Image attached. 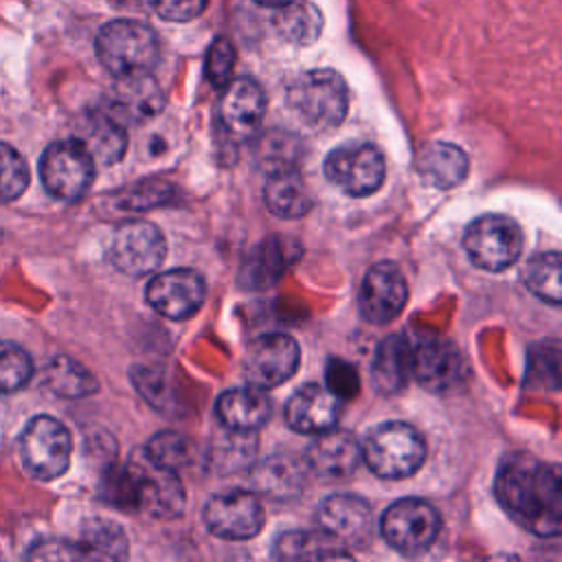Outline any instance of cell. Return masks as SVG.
Returning <instances> with one entry per match:
<instances>
[{
  "instance_id": "6da1fadb",
  "label": "cell",
  "mask_w": 562,
  "mask_h": 562,
  "mask_svg": "<svg viewBox=\"0 0 562 562\" xmlns=\"http://www.w3.org/2000/svg\"><path fill=\"white\" fill-rule=\"evenodd\" d=\"M494 494L520 527L544 538L560 533L562 487L555 465L531 454H507L501 461Z\"/></svg>"
},
{
  "instance_id": "7a4b0ae2",
  "label": "cell",
  "mask_w": 562,
  "mask_h": 562,
  "mask_svg": "<svg viewBox=\"0 0 562 562\" xmlns=\"http://www.w3.org/2000/svg\"><path fill=\"white\" fill-rule=\"evenodd\" d=\"M101 66L116 79L151 75L158 61L156 33L136 20H112L101 26L94 40Z\"/></svg>"
},
{
  "instance_id": "3957f363",
  "label": "cell",
  "mask_w": 562,
  "mask_h": 562,
  "mask_svg": "<svg viewBox=\"0 0 562 562\" xmlns=\"http://www.w3.org/2000/svg\"><path fill=\"white\" fill-rule=\"evenodd\" d=\"M288 105L310 130H331L340 125L347 114V83L331 68L307 70L290 83Z\"/></svg>"
},
{
  "instance_id": "277c9868",
  "label": "cell",
  "mask_w": 562,
  "mask_h": 562,
  "mask_svg": "<svg viewBox=\"0 0 562 562\" xmlns=\"http://www.w3.org/2000/svg\"><path fill=\"white\" fill-rule=\"evenodd\" d=\"M360 448L369 470L382 479L411 476L422 468L426 457L422 435L404 422L375 426Z\"/></svg>"
},
{
  "instance_id": "5b68a950",
  "label": "cell",
  "mask_w": 562,
  "mask_h": 562,
  "mask_svg": "<svg viewBox=\"0 0 562 562\" xmlns=\"http://www.w3.org/2000/svg\"><path fill=\"white\" fill-rule=\"evenodd\" d=\"M72 437L68 428L50 417H33L20 439V457L24 470L40 481H53L61 476L70 465Z\"/></svg>"
},
{
  "instance_id": "8992f818",
  "label": "cell",
  "mask_w": 562,
  "mask_h": 562,
  "mask_svg": "<svg viewBox=\"0 0 562 562\" xmlns=\"http://www.w3.org/2000/svg\"><path fill=\"white\" fill-rule=\"evenodd\" d=\"M46 191L59 200H79L94 178V158L79 138L50 143L40 160Z\"/></svg>"
},
{
  "instance_id": "52a82bcc",
  "label": "cell",
  "mask_w": 562,
  "mask_h": 562,
  "mask_svg": "<svg viewBox=\"0 0 562 562\" xmlns=\"http://www.w3.org/2000/svg\"><path fill=\"white\" fill-rule=\"evenodd\" d=\"M522 231L507 215L476 217L463 237V248L474 266L501 272L516 263L522 252Z\"/></svg>"
},
{
  "instance_id": "ba28073f",
  "label": "cell",
  "mask_w": 562,
  "mask_h": 562,
  "mask_svg": "<svg viewBox=\"0 0 562 562\" xmlns=\"http://www.w3.org/2000/svg\"><path fill=\"white\" fill-rule=\"evenodd\" d=\"M125 470L132 481L134 507L154 518H173L182 514L184 490L176 470L156 465L145 452L132 454Z\"/></svg>"
},
{
  "instance_id": "9c48e42d",
  "label": "cell",
  "mask_w": 562,
  "mask_h": 562,
  "mask_svg": "<svg viewBox=\"0 0 562 562\" xmlns=\"http://www.w3.org/2000/svg\"><path fill=\"white\" fill-rule=\"evenodd\" d=\"M167 255L162 233L145 220H127L112 233L108 257L112 266L130 277L154 272Z\"/></svg>"
},
{
  "instance_id": "30bf717a",
  "label": "cell",
  "mask_w": 562,
  "mask_h": 562,
  "mask_svg": "<svg viewBox=\"0 0 562 562\" xmlns=\"http://www.w3.org/2000/svg\"><path fill=\"white\" fill-rule=\"evenodd\" d=\"M325 173L340 191L362 198L378 191L386 167L382 154L369 143H349L336 147L325 160Z\"/></svg>"
},
{
  "instance_id": "8fae6325",
  "label": "cell",
  "mask_w": 562,
  "mask_h": 562,
  "mask_svg": "<svg viewBox=\"0 0 562 562\" xmlns=\"http://www.w3.org/2000/svg\"><path fill=\"white\" fill-rule=\"evenodd\" d=\"M437 509L422 498L395 501L382 516L384 540L402 553H419L439 533Z\"/></svg>"
},
{
  "instance_id": "7c38bea8",
  "label": "cell",
  "mask_w": 562,
  "mask_h": 562,
  "mask_svg": "<svg viewBox=\"0 0 562 562\" xmlns=\"http://www.w3.org/2000/svg\"><path fill=\"white\" fill-rule=\"evenodd\" d=\"M299 367V345L288 334H263L248 342L244 353V375L257 389H272L294 375Z\"/></svg>"
},
{
  "instance_id": "4fadbf2b",
  "label": "cell",
  "mask_w": 562,
  "mask_h": 562,
  "mask_svg": "<svg viewBox=\"0 0 562 562\" xmlns=\"http://www.w3.org/2000/svg\"><path fill=\"white\" fill-rule=\"evenodd\" d=\"M209 531L224 540H248L263 525V509L257 494L246 490H224L204 507Z\"/></svg>"
},
{
  "instance_id": "5bb4252c",
  "label": "cell",
  "mask_w": 562,
  "mask_h": 562,
  "mask_svg": "<svg viewBox=\"0 0 562 562\" xmlns=\"http://www.w3.org/2000/svg\"><path fill=\"white\" fill-rule=\"evenodd\" d=\"M461 351L441 336H426L411 342V375L428 391H448L465 378Z\"/></svg>"
},
{
  "instance_id": "9a60e30c",
  "label": "cell",
  "mask_w": 562,
  "mask_h": 562,
  "mask_svg": "<svg viewBox=\"0 0 562 562\" xmlns=\"http://www.w3.org/2000/svg\"><path fill=\"white\" fill-rule=\"evenodd\" d=\"M147 303L167 318L193 316L204 303V279L189 268H176L156 274L147 283Z\"/></svg>"
},
{
  "instance_id": "2e32d148",
  "label": "cell",
  "mask_w": 562,
  "mask_h": 562,
  "mask_svg": "<svg viewBox=\"0 0 562 562\" xmlns=\"http://www.w3.org/2000/svg\"><path fill=\"white\" fill-rule=\"evenodd\" d=\"M406 296L408 288L402 270L393 261H380L367 270L358 303L369 323L384 325L404 310Z\"/></svg>"
},
{
  "instance_id": "e0dca14e",
  "label": "cell",
  "mask_w": 562,
  "mask_h": 562,
  "mask_svg": "<svg viewBox=\"0 0 562 562\" xmlns=\"http://www.w3.org/2000/svg\"><path fill=\"white\" fill-rule=\"evenodd\" d=\"M316 522L340 544H364L371 538V507L358 496H327L316 509Z\"/></svg>"
},
{
  "instance_id": "ac0fdd59",
  "label": "cell",
  "mask_w": 562,
  "mask_h": 562,
  "mask_svg": "<svg viewBox=\"0 0 562 562\" xmlns=\"http://www.w3.org/2000/svg\"><path fill=\"white\" fill-rule=\"evenodd\" d=\"M224 88L226 92L220 103V119L226 132L239 140L250 138L257 132L266 110L261 86L255 79L239 77L228 81Z\"/></svg>"
},
{
  "instance_id": "d6986e66",
  "label": "cell",
  "mask_w": 562,
  "mask_h": 562,
  "mask_svg": "<svg viewBox=\"0 0 562 562\" xmlns=\"http://www.w3.org/2000/svg\"><path fill=\"white\" fill-rule=\"evenodd\" d=\"M340 417V400L318 384H307L296 391L285 404V422L303 435H318L336 426Z\"/></svg>"
},
{
  "instance_id": "ffe728a7",
  "label": "cell",
  "mask_w": 562,
  "mask_h": 562,
  "mask_svg": "<svg viewBox=\"0 0 562 562\" xmlns=\"http://www.w3.org/2000/svg\"><path fill=\"white\" fill-rule=\"evenodd\" d=\"M362 459V448L356 437L347 430L329 428L318 432L316 439L310 443L305 463L312 472L325 479H342L351 474Z\"/></svg>"
},
{
  "instance_id": "44dd1931",
  "label": "cell",
  "mask_w": 562,
  "mask_h": 562,
  "mask_svg": "<svg viewBox=\"0 0 562 562\" xmlns=\"http://www.w3.org/2000/svg\"><path fill=\"white\" fill-rule=\"evenodd\" d=\"M270 400L263 389L257 386H241L220 395L215 404V413L220 422L235 432H250L263 426L270 417Z\"/></svg>"
},
{
  "instance_id": "7402d4cb",
  "label": "cell",
  "mask_w": 562,
  "mask_h": 562,
  "mask_svg": "<svg viewBox=\"0 0 562 562\" xmlns=\"http://www.w3.org/2000/svg\"><path fill=\"white\" fill-rule=\"evenodd\" d=\"M415 167L426 184L437 189H452L468 173V156L452 143L432 140L419 149Z\"/></svg>"
},
{
  "instance_id": "603a6c76",
  "label": "cell",
  "mask_w": 562,
  "mask_h": 562,
  "mask_svg": "<svg viewBox=\"0 0 562 562\" xmlns=\"http://www.w3.org/2000/svg\"><path fill=\"white\" fill-rule=\"evenodd\" d=\"M263 200L266 206L283 220H296L312 209L310 189L292 165L279 167L268 176L263 187Z\"/></svg>"
},
{
  "instance_id": "cb8c5ba5",
  "label": "cell",
  "mask_w": 562,
  "mask_h": 562,
  "mask_svg": "<svg viewBox=\"0 0 562 562\" xmlns=\"http://www.w3.org/2000/svg\"><path fill=\"white\" fill-rule=\"evenodd\" d=\"M88 151L92 154L94 162L112 165L125 154L127 134L123 123L112 112H94L81 123V132L77 136Z\"/></svg>"
},
{
  "instance_id": "d4e9b609",
  "label": "cell",
  "mask_w": 562,
  "mask_h": 562,
  "mask_svg": "<svg viewBox=\"0 0 562 562\" xmlns=\"http://www.w3.org/2000/svg\"><path fill=\"white\" fill-rule=\"evenodd\" d=\"M371 373L382 393H397L411 375V340L402 334L386 336L375 351Z\"/></svg>"
},
{
  "instance_id": "484cf974",
  "label": "cell",
  "mask_w": 562,
  "mask_h": 562,
  "mask_svg": "<svg viewBox=\"0 0 562 562\" xmlns=\"http://www.w3.org/2000/svg\"><path fill=\"white\" fill-rule=\"evenodd\" d=\"M296 255L290 252L283 237H270L255 246V250L246 257L241 266V277L248 288H266L272 285L285 268L294 261Z\"/></svg>"
},
{
  "instance_id": "4316f807",
  "label": "cell",
  "mask_w": 562,
  "mask_h": 562,
  "mask_svg": "<svg viewBox=\"0 0 562 562\" xmlns=\"http://www.w3.org/2000/svg\"><path fill=\"white\" fill-rule=\"evenodd\" d=\"M75 544L81 560H123L127 555L125 531L108 518H92L83 522Z\"/></svg>"
},
{
  "instance_id": "83f0119b",
  "label": "cell",
  "mask_w": 562,
  "mask_h": 562,
  "mask_svg": "<svg viewBox=\"0 0 562 562\" xmlns=\"http://www.w3.org/2000/svg\"><path fill=\"white\" fill-rule=\"evenodd\" d=\"M281 560H338L351 558L340 542L329 538L323 531H288L283 533L272 551Z\"/></svg>"
},
{
  "instance_id": "f1b7e54d",
  "label": "cell",
  "mask_w": 562,
  "mask_h": 562,
  "mask_svg": "<svg viewBox=\"0 0 562 562\" xmlns=\"http://www.w3.org/2000/svg\"><path fill=\"white\" fill-rule=\"evenodd\" d=\"M44 386L59 397H86L97 391V378L70 356H55L42 378Z\"/></svg>"
},
{
  "instance_id": "f546056e",
  "label": "cell",
  "mask_w": 562,
  "mask_h": 562,
  "mask_svg": "<svg viewBox=\"0 0 562 562\" xmlns=\"http://www.w3.org/2000/svg\"><path fill=\"white\" fill-rule=\"evenodd\" d=\"M303 470L288 457L272 454L257 465L252 472V483L261 494L272 498H288L301 494L303 487Z\"/></svg>"
},
{
  "instance_id": "4dcf8cb0",
  "label": "cell",
  "mask_w": 562,
  "mask_h": 562,
  "mask_svg": "<svg viewBox=\"0 0 562 562\" xmlns=\"http://www.w3.org/2000/svg\"><path fill=\"white\" fill-rule=\"evenodd\" d=\"M119 83L116 110L123 112V116L147 119L162 108V92L151 75L119 79Z\"/></svg>"
},
{
  "instance_id": "1f68e13d",
  "label": "cell",
  "mask_w": 562,
  "mask_h": 562,
  "mask_svg": "<svg viewBox=\"0 0 562 562\" xmlns=\"http://www.w3.org/2000/svg\"><path fill=\"white\" fill-rule=\"evenodd\" d=\"M321 13L314 4L305 0H292L277 9L274 26L277 31L299 44H310L321 33Z\"/></svg>"
},
{
  "instance_id": "d6a6232c",
  "label": "cell",
  "mask_w": 562,
  "mask_h": 562,
  "mask_svg": "<svg viewBox=\"0 0 562 562\" xmlns=\"http://www.w3.org/2000/svg\"><path fill=\"white\" fill-rule=\"evenodd\" d=\"M560 252H538L527 261V268L522 272L525 285L538 294L540 299L558 305L562 299V288H560Z\"/></svg>"
},
{
  "instance_id": "836d02e7",
  "label": "cell",
  "mask_w": 562,
  "mask_h": 562,
  "mask_svg": "<svg viewBox=\"0 0 562 562\" xmlns=\"http://www.w3.org/2000/svg\"><path fill=\"white\" fill-rule=\"evenodd\" d=\"M33 375L31 356L11 340H0V393L22 389Z\"/></svg>"
},
{
  "instance_id": "e575fe53",
  "label": "cell",
  "mask_w": 562,
  "mask_h": 562,
  "mask_svg": "<svg viewBox=\"0 0 562 562\" xmlns=\"http://www.w3.org/2000/svg\"><path fill=\"white\" fill-rule=\"evenodd\" d=\"M29 187V165L22 154L0 140V204L18 200Z\"/></svg>"
},
{
  "instance_id": "d590c367",
  "label": "cell",
  "mask_w": 562,
  "mask_h": 562,
  "mask_svg": "<svg viewBox=\"0 0 562 562\" xmlns=\"http://www.w3.org/2000/svg\"><path fill=\"white\" fill-rule=\"evenodd\" d=\"M143 452L147 454L149 461H154L156 465L169 468V470H178L189 461L187 441L173 430H162V432L154 435Z\"/></svg>"
},
{
  "instance_id": "8d00e7d4",
  "label": "cell",
  "mask_w": 562,
  "mask_h": 562,
  "mask_svg": "<svg viewBox=\"0 0 562 562\" xmlns=\"http://www.w3.org/2000/svg\"><path fill=\"white\" fill-rule=\"evenodd\" d=\"M233 66H235V48L226 37H217L209 53H206V79L215 86V88H224L231 81L233 75Z\"/></svg>"
},
{
  "instance_id": "74e56055",
  "label": "cell",
  "mask_w": 562,
  "mask_h": 562,
  "mask_svg": "<svg viewBox=\"0 0 562 562\" xmlns=\"http://www.w3.org/2000/svg\"><path fill=\"white\" fill-rule=\"evenodd\" d=\"M325 382H327V389L342 402V400H351L358 395L360 391V378H358V371L340 360V358H331L327 362V369H325Z\"/></svg>"
},
{
  "instance_id": "f35d334b",
  "label": "cell",
  "mask_w": 562,
  "mask_h": 562,
  "mask_svg": "<svg viewBox=\"0 0 562 562\" xmlns=\"http://www.w3.org/2000/svg\"><path fill=\"white\" fill-rule=\"evenodd\" d=\"M151 11L167 22H189L198 18L209 0H145Z\"/></svg>"
},
{
  "instance_id": "ab89813d",
  "label": "cell",
  "mask_w": 562,
  "mask_h": 562,
  "mask_svg": "<svg viewBox=\"0 0 562 562\" xmlns=\"http://www.w3.org/2000/svg\"><path fill=\"white\" fill-rule=\"evenodd\" d=\"M169 195H171V189L165 182L147 180V182H138L134 189L125 191L121 195V204L130 206V209H145L151 204H165Z\"/></svg>"
},
{
  "instance_id": "60d3db41",
  "label": "cell",
  "mask_w": 562,
  "mask_h": 562,
  "mask_svg": "<svg viewBox=\"0 0 562 562\" xmlns=\"http://www.w3.org/2000/svg\"><path fill=\"white\" fill-rule=\"evenodd\" d=\"M26 555L42 558V560H81L77 544L68 542V540H59V538H48V540L35 542Z\"/></svg>"
},
{
  "instance_id": "b9f144b4",
  "label": "cell",
  "mask_w": 562,
  "mask_h": 562,
  "mask_svg": "<svg viewBox=\"0 0 562 562\" xmlns=\"http://www.w3.org/2000/svg\"><path fill=\"white\" fill-rule=\"evenodd\" d=\"M542 347H544L542 358H544V360L551 358V369H547L549 375L542 373V369H540L542 364H540V362L531 360V362H529V380H531V382H544L547 389H558V367H560V360H558V345L551 342V349H547V342H544ZM544 367H547V362H544Z\"/></svg>"
},
{
  "instance_id": "7bdbcfd3",
  "label": "cell",
  "mask_w": 562,
  "mask_h": 562,
  "mask_svg": "<svg viewBox=\"0 0 562 562\" xmlns=\"http://www.w3.org/2000/svg\"><path fill=\"white\" fill-rule=\"evenodd\" d=\"M257 4H261V7H270V9H279V7H283V4H288V2H292V0H255Z\"/></svg>"
}]
</instances>
